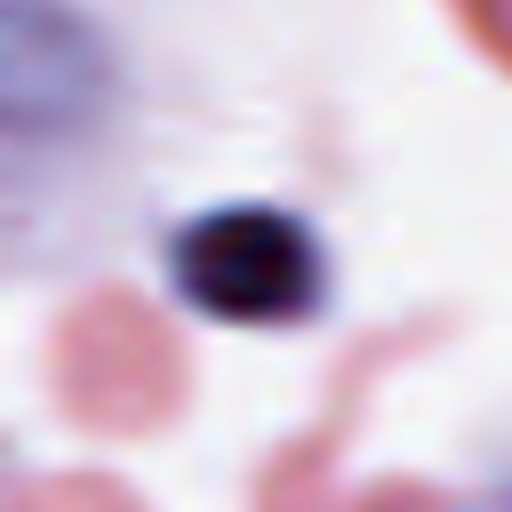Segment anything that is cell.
<instances>
[{
	"label": "cell",
	"instance_id": "1",
	"mask_svg": "<svg viewBox=\"0 0 512 512\" xmlns=\"http://www.w3.org/2000/svg\"><path fill=\"white\" fill-rule=\"evenodd\" d=\"M176 288L216 320H296L320 296V248L280 208H216L176 240Z\"/></svg>",
	"mask_w": 512,
	"mask_h": 512
}]
</instances>
